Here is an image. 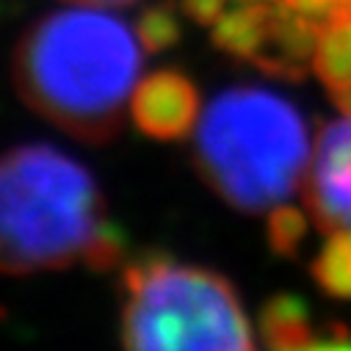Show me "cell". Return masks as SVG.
<instances>
[{
    "instance_id": "1",
    "label": "cell",
    "mask_w": 351,
    "mask_h": 351,
    "mask_svg": "<svg viewBox=\"0 0 351 351\" xmlns=\"http://www.w3.org/2000/svg\"><path fill=\"white\" fill-rule=\"evenodd\" d=\"M141 36L97 6L36 20L14 47L12 77L23 103L80 141L114 138L141 75Z\"/></svg>"
},
{
    "instance_id": "2",
    "label": "cell",
    "mask_w": 351,
    "mask_h": 351,
    "mask_svg": "<svg viewBox=\"0 0 351 351\" xmlns=\"http://www.w3.org/2000/svg\"><path fill=\"white\" fill-rule=\"evenodd\" d=\"M125 235L83 163L47 144L0 155V274L114 269Z\"/></svg>"
},
{
    "instance_id": "3",
    "label": "cell",
    "mask_w": 351,
    "mask_h": 351,
    "mask_svg": "<svg viewBox=\"0 0 351 351\" xmlns=\"http://www.w3.org/2000/svg\"><path fill=\"white\" fill-rule=\"evenodd\" d=\"M310 138L299 108L260 86L216 95L194 128V163L232 208L271 216L304 191Z\"/></svg>"
},
{
    "instance_id": "4",
    "label": "cell",
    "mask_w": 351,
    "mask_h": 351,
    "mask_svg": "<svg viewBox=\"0 0 351 351\" xmlns=\"http://www.w3.org/2000/svg\"><path fill=\"white\" fill-rule=\"evenodd\" d=\"M125 351H257L252 324L221 274L144 254L122 271Z\"/></svg>"
},
{
    "instance_id": "5",
    "label": "cell",
    "mask_w": 351,
    "mask_h": 351,
    "mask_svg": "<svg viewBox=\"0 0 351 351\" xmlns=\"http://www.w3.org/2000/svg\"><path fill=\"white\" fill-rule=\"evenodd\" d=\"M302 194L318 230L351 232V114L321 130Z\"/></svg>"
},
{
    "instance_id": "6",
    "label": "cell",
    "mask_w": 351,
    "mask_h": 351,
    "mask_svg": "<svg viewBox=\"0 0 351 351\" xmlns=\"http://www.w3.org/2000/svg\"><path fill=\"white\" fill-rule=\"evenodd\" d=\"M130 117L141 133L152 138H183L197 128L199 92L178 69H158L138 80L130 103Z\"/></svg>"
},
{
    "instance_id": "7",
    "label": "cell",
    "mask_w": 351,
    "mask_h": 351,
    "mask_svg": "<svg viewBox=\"0 0 351 351\" xmlns=\"http://www.w3.org/2000/svg\"><path fill=\"white\" fill-rule=\"evenodd\" d=\"M260 332L269 351H351V332L346 326H321L293 296H280L266 304Z\"/></svg>"
},
{
    "instance_id": "8",
    "label": "cell",
    "mask_w": 351,
    "mask_h": 351,
    "mask_svg": "<svg viewBox=\"0 0 351 351\" xmlns=\"http://www.w3.org/2000/svg\"><path fill=\"white\" fill-rule=\"evenodd\" d=\"M313 72L332 97L351 92V0H340V6L318 28Z\"/></svg>"
},
{
    "instance_id": "9",
    "label": "cell",
    "mask_w": 351,
    "mask_h": 351,
    "mask_svg": "<svg viewBox=\"0 0 351 351\" xmlns=\"http://www.w3.org/2000/svg\"><path fill=\"white\" fill-rule=\"evenodd\" d=\"M269 28V0L263 3H235L213 23V42L232 58L254 64L263 50Z\"/></svg>"
},
{
    "instance_id": "10",
    "label": "cell",
    "mask_w": 351,
    "mask_h": 351,
    "mask_svg": "<svg viewBox=\"0 0 351 351\" xmlns=\"http://www.w3.org/2000/svg\"><path fill=\"white\" fill-rule=\"evenodd\" d=\"M315 282L335 299H351V232H329L313 260Z\"/></svg>"
},
{
    "instance_id": "11",
    "label": "cell",
    "mask_w": 351,
    "mask_h": 351,
    "mask_svg": "<svg viewBox=\"0 0 351 351\" xmlns=\"http://www.w3.org/2000/svg\"><path fill=\"white\" fill-rule=\"evenodd\" d=\"M136 31L141 36L144 50L160 53V50H169L174 42L180 39V20L174 17L166 6H155V9H147L138 17Z\"/></svg>"
},
{
    "instance_id": "12",
    "label": "cell",
    "mask_w": 351,
    "mask_h": 351,
    "mask_svg": "<svg viewBox=\"0 0 351 351\" xmlns=\"http://www.w3.org/2000/svg\"><path fill=\"white\" fill-rule=\"evenodd\" d=\"M304 227H307L304 216L296 208L285 205V208L274 210L271 213V243H274V249L285 252V254L293 252L304 238Z\"/></svg>"
},
{
    "instance_id": "13",
    "label": "cell",
    "mask_w": 351,
    "mask_h": 351,
    "mask_svg": "<svg viewBox=\"0 0 351 351\" xmlns=\"http://www.w3.org/2000/svg\"><path fill=\"white\" fill-rule=\"evenodd\" d=\"M232 0H183V12L199 23V25H213L227 9Z\"/></svg>"
},
{
    "instance_id": "14",
    "label": "cell",
    "mask_w": 351,
    "mask_h": 351,
    "mask_svg": "<svg viewBox=\"0 0 351 351\" xmlns=\"http://www.w3.org/2000/svg\"><path fill=\"white\" fill-rule=\"evenodd\" d=\"M77 6H128L136 3V0H72Z\"/></svg>"
},
{
    "instance_id": "15",
    "label": "cell",
    "mask_w": 351,
    "mask_h": 351,
    "mask_svg": "<svg viewBox=\"0 0 351 351\" xmlns=\"http://www.w3.org/2000/svg\"><path fill=\"white\" fill-rule=\"evenodd\" d=\"M232 3H263V0H232Z\"/></svg>"
}]
</instances>
